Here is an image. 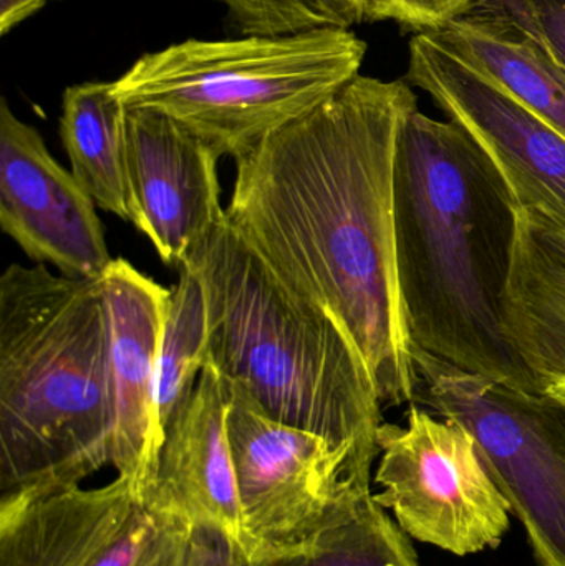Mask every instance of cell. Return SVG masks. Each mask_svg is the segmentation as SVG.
<instances>
[{"instance_id": "cell-7", "label": "cell", "mask_w": 565, "mask_h": 566, "mask_svg": "<svg viewBox=\"0 0 565 566\" xmlns=\"http://www.w3.org/2000/svg\"><path fill=\"white\" fill-rule=\"evenodd\" d=\"M417 402L461 422L526 531L540 566H565V415L559 401L415 355Z\"/></svg>"}, {"instance_id": "cell-10", "label": "cell", "mask_w": 565, "mask_h": 566, "mask_svg": "<svg viewBox=\"0 0 565 566\" xmlns=\"http://www.w3.org/2000/svg\"><path fill=\"white\" fill-rule=\"evenodd\" d=\"M0 228L36 264L102 279L109 258L96 205L42 135L0 102Z\"/></svg>"}, {"instance_id": "cell-26", "label": "cell", "mask_w": 565, "mask_h": 566, "mask_svg": "<svg viewBox=\"0 0 565 566\" xmlns=\"http://www.w3.org/2000/svg\"><path fill=\"white\" fill-rule=\"evenodd\" d=\"M557 401H559L561 408H563V411H564V415H565V399H557Z\"/></svg>"}, {"instance_id": "cell-15", "label": "cell", "mask_w": 565, "mask_h": 566, "mask_svg": "<svg viewBox=\"0 0 565 566\" xmlns=\"http://www.w3.org/2000/svg\"><path fill=\"white\" fill-rule=\"evenodd\" d=\"M501 322L537 391L565 399V229L536 209L516 208Z\"/></svg>"}, {"instance_id": "cell-20", "label": "cell", "mask_w": 565, "mask_h": 566, "mask_svg": "<svg viewBox=\"0 0 565 566\" xmlns=\"http://www.w3.org/2000/svg\"><path fill=\"white\" fill-rule=\"evenodd\" d=\"M241 35H287L365 22V0H215Z\"/></svg>"}, {"instance_id": "cell-14", "label": "cell", "mask_w": 565, "mask_h": 566, "mask_svg": "<svg viewBox=\"0 0 565 566\" xmlns=\"http://www.w3.org/2000/svg\"><path fill=\"white\" fill-rule=\"evenodd\" d=\"M228 408V381L218 369L205 366L195 391L166 426L146 502L159 517L222 532L245 558L244 522L226 429Z\"/></svg>"}, {"instance_id": "cell-19", "label": "cell", "mask_w": 565, "mask_h": 566, "mask_svg": "<svg viewBox=\"0 0 565 566\" xmlns=\"http://www.w3.org/2000/svg\"><path fill=\"white\" fill-rule=\"evenodd\" d=\"M410 541L374 494L352 517L325 532L312 551L248 566H420Z\"/></svg>"}, {"instance_id": "cell-5", "label": "cell", "mask_w": 565, "mask_h": 566, "mask_svg": "<svg viewBox=\"0 0 565 566\" xmlns=\"http://www.w3.org/2000/svg\"><path fill=\"white\" fill-rule=\"evenodd\" d=\"M365 53L348 29L189 39L145 53L113 83L123 105L166 113L236 159L360 75Z\"/></svg>"}, {"instance_id": "cell-13", "label": "cell", "mask_w": 565, "mask_h": 566, "mask_svg": "<svg viewBox=\"0 0 565 566\" xmlns=\"http://www.w3.org/2000/svg\"><path fill=\"white\" fill-rule=\"evenodd\" d=\"M102 282L115 412L112 465L146 499L155 484L165 441L156 411V386L169 289L125 259H113Z\"/></svg>"}, {"instance_id": "cell-21", "label": "cell", "mask_w": 565, "mask_h": 566, "mask_svg": "<svg viewBox=\"0 0 565 566\" xmlns=\"http://www.w3.org/2000/svg\"><path fill=\"white\" fill-rule=\"evenodd\" d=\"M480 0H365V22L398 23L407 32L438 33Z\"/></svg>"}, {"instance_id": "cell-24", "label": "cell", "mask_w": 565, "mask_h": 566, "mask_svg": "<svg viewBox=\"0 0 565 566\" xmlns=\"http://www.w3.org/2000/svg\"><path fill=\"white\" fill-rule=\"evenodd\" d=\"M191 527L166 518L158 537L138 566H186Z\"/></svg>"}, {"instance_id": "cell-16", "label": "cell", "mask_w": 565, "mask_h": 566, "mask_svg": "<svg viewBox=\"0 0 565 566\" xmlns=\"http://www.w3.org/2000/svg\"><path fill=\"white\" fill-rule=\"evenodd\" d=\"M430 35L565 136L564 66L526 30L473 7Z\"/></svg>"}, {"instance_id": "cell-12", "label": "cell", "mask_w": 565, "mask_h": 566, "mask_svg": "<svg viewBox=\"0 0 565 566\" xmlns=\"http://www.w3.org/2000/svg\"><path fill=\"white\" fill-rule=\"evenodd\" d=\"M126 151L135 228L165 264L181 268L228 221L221 156L172 116L126 106Z\"/></svg>"}, {"instance_id": "cell-1", "label": "cell", "mask_w": 565, "mask_h": 566, "mask_svg": "<svg viewBox=\"0 0 565 566\" xmlns=\"http://www.w3.org/2000/svg\"><path fill=\"white\" fill-rule=\"evenodd\" d=\"M415 109L405 80L355 76L234 159L226 209L271 274L347 333L384 406L420 391L395 235L398 139Z\"/></svg>"}, {"instance_id": "cell-22", "label": "cell", "mask_w": 565, "mask_h": 566, "mask_svg": "<svg viewBox=\"0 0 565 566\" xmlns=\"http://www.w3.org/2000/svg\"><path fill=\"white\" fill-rule=\"evenodd\" d=\"M474 7L501 13L526 30L565 70V0H480Z\"/></svg>"}, {"instance_id": "cell-8", "label": "cell", "mask_w": 565, "mask_h": 566, "mask_svg": "<svg viewBox=\"0 0 565 566\" xmlns=\"http://www.w3.org/2000/svg\"><path fill=\"white\" fill-rule=\"evenodd\" d=\"M377 444L375 501L408 537L457 557L500 547L513 512L461 422L411 402Z\"/></svg>"}, {"instance_id": "cell-3", "label": "cell", "mask_w": 565, "mask_h": 566, "mask_svg": "<svg viewBox=\"0 0 565 566\" xmlns=\"http://www.w3.org/2000/svg\"><path fill=\"white\" fill-rule=\"evenodd\" d=\"M102 279L10 264L0 277V489L43 495L112 465Z\"/></svg>"}, {"instance_id": "cell-25", "label": "cell", "mask_w": 565, "mask_h": 566, "mask_svg": "<svg viewBox=\"0 0 565 566\" xmlns=\"http://www.w3.org/2000/svg\"><path fill=\"white\" fill-rule=\"evenodd\" d=\"M49 2L52 0H0V35H7Z\"/></svg>"}, {"instance_id": "cell-6", "label": "cell", "mask_w": 565, "mask_h": 566, "mask_svg": "<svg viewBox=\"0 0 565 566\" xmlns=\"http://www.w3.org/2000/svg\"><path fill=\"white\" fill-rule=\"evenodd\" d=\"M229 385L226 416L248 564L292 557L360 509L372 469L357 452L271 418Z\"/></svg>"}, {"instance_id": "cell-11", "label": "cell", "mask_w": 565, "mask_h": 566, "mask_svg": "<svg viewBox=\"0 0 565 566\" xmlns=\"http://www.w3.org/2000/svg\"><path fill=\"white\" fill-rule=\"evenodd\" d=\"M166 518L116 478L96 489L0 499V566H138Z\"/></svg>"}, {"instance_id": "cell-17", "label": "cell", "mask_w": 565, "mask_h": 566, "mask_svg": "<svg viewBox=\"0 0 565 566\" xmlns=\"http://www.w3.org/2000/svg\"><path fill=\"white\" fill-rule=\"evenodd\" d=\"M125 116L115 83H79L63 92L60 136L70 171L96 208L135 224Z\"/></svg>"}, {"instance_id": "cell-2", "label": "cell", "mask_w": 565, "mask_h": 566, "mask_svg": "<svg viewBox=\"0 0 565 566\" xmlns=\"http://www.w3.org/2000/svg\"><path fill=\"white\" fill-rule=\"evenodd\" d=\"M516 208L457 123L415 109L398 139L395 235L415 355L540 392L508 342L501 303Z\"/></svg>"}, {"instance_id": "cell-4", "label": "cell", "mask_w": 565, "mask_h": 566, "mask_svg": "<svg viewBox=\"0 0 565 566\" xmlns=\"http://www.w3.org/2000/svg\"><path fill=\"white\" fill-rule=\"evenodd\" d=\"M186 264L208 296V365L271 418L374 465L384 405L347 333L289 292L228 221Z\"/></svg>"}, {"instance_id": "cell-18", "label": "cell", "mask_w": 565, "mask_h": 566, "mask_svg": "<svg viewBox=\"0 0 565 566\" xmlns=\"http://www.w3.org/2000/svg\"><path fill=\"white\" fill-rule=\"evenodd\" d=\"M209 308L205 283L191 265L179 268L169 289L158 355L156 411L163 429L176 409L195 391L208 365Z\"/></svg>"}, {"instance_id": "cell-23", "label": "cell", "mask_w": 565, "mask_h": 566, "mask_svg": "<svg viewBox=\"0 0 565 566\" xmlns=\"http://www.w3.org/2000/svg\"><path fill=\"white\" fill-rule=\"evenodd\" d=\"M186 566H248V560L222 532L192 527Z\"/></svg>"}, {"instance_id": "cell-9", "label": "cell", "mask_w": 565, "mask_h": 566, "mask_svg": "<svg viewBox=\"0 0 565 566\" xmlns=\"http://www.w3.org/2000/svg\"><path fill=\"white\" fill-rule=\"evenodd\" d=\"M405 82L480 146L514 208L543 212L565 229V136L430 33L410 40Z\"/></svg>"}]
</instances>
